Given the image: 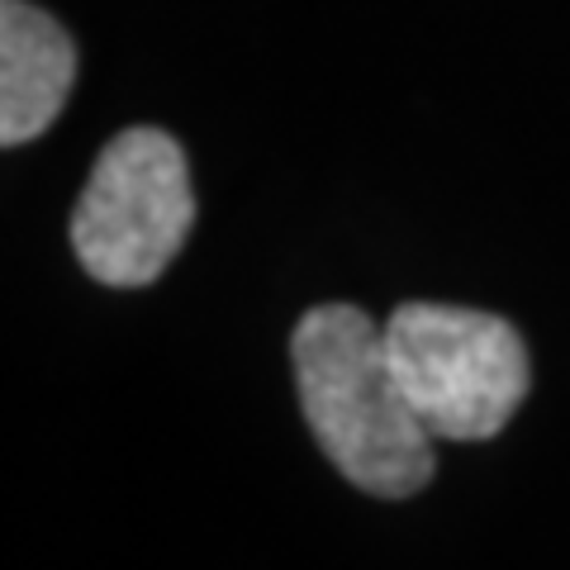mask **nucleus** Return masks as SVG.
Returning a JSON list of instances; mask_svg holds the SVG:
<instances>
[{
  "mask_svg": "<svg viewBox=\"0 0 570 570\" xmlns=\"http://www.w3.org/2000/svg\"><path fill=\"white\" fill-rule=\"evenodd\" d=\"M305 423L337 475L376 499H409L433 480V433L390 362L385 324L356 305H314L291 333Z\"/></svg>",
  "mask_w": 570,
  "mask_h": 570,
  "instance_id": "obj_1",
  "label": "nucleus"
},
{
  "mask_svg": "<svg viewBox=\"0 0 570 570\" xmlns=\"http://www.w3.org/2000/svg\"><path fill=\"white\" fill-rule=\"evenodd\" d=\"M385 343L409 404L433 438L490 442L528 400V347L499 314L409 299L385 318Z\"/></svg>",
  "mask_w": 570,
  "mask_h": 570,
  "instance_id": "obj_2",
  "label": "nucleus"
},
{
  "mask_svg": "<svg viewBox=\"0 0 570 570\" xmlns=\"http://www.w3.org/2000/svg\"><path fill=\"white\" fill-rule=\"evenodd\" d=\"M195 224V190L181 142L163 129H124L100 148L77 209L71 253L86 276L115 291L153 285Z\"/></svg>",
  "mask_w": 570,
  "mask_h": 570,
  "instance_id": "obj_3",
  "label": "nucleus"
},
{
  "mask_svg": "<svg viewBox=\"0 0 570 570\" xmlns=\"http://www.w3.org/2000/svg\"><path fill=\"white\" fill-rule=\"evenodd\" d=\"M77 81V43L48 10L0 0V142L20 148L39 138Z\"/></svg>",
  "mask_w": 570,
  "mask_h": 570,
  "instance_id": "obj_4",
  "label": "nucleus"
}]
</instances>
